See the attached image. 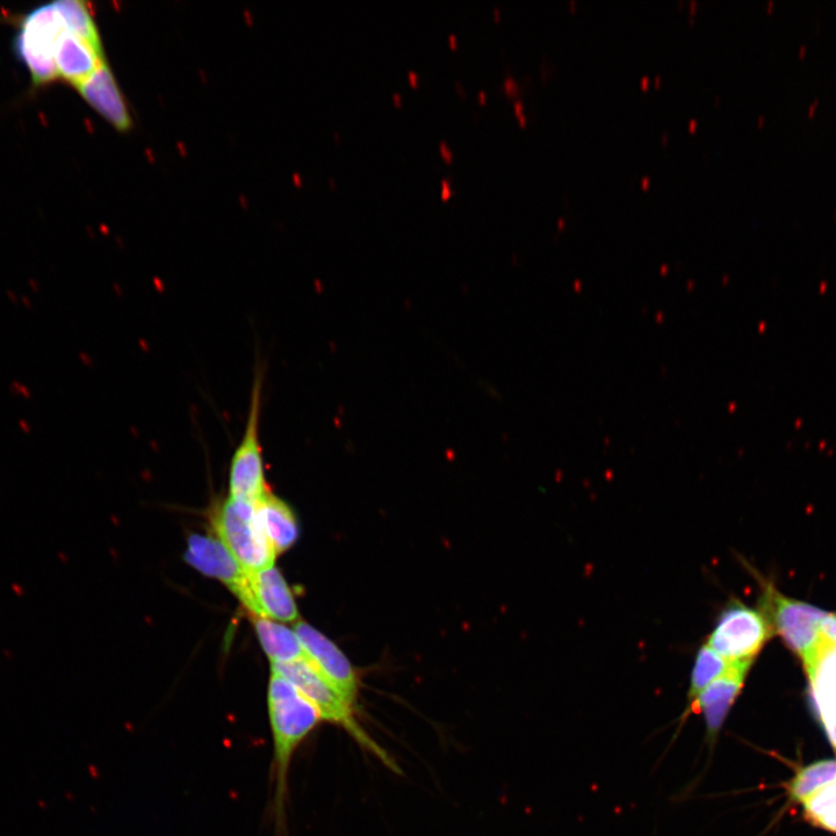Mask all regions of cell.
Here are the masks:
<instances>
[{
  "label": "cell",
  "instance_id": "obj_11",
  "mask_svg": "<svg viewBox=\"0 0 836 836\" xmlns=\"http://www.w3.org/2000/svg\"><path fill=\"white\" fill-rule=\"evenodd\" d=\"M803 663L819 718L836 749V644L823 637Z\"/></svg>",
  "mask_w": 836,
  "mask_h": 836
},
{
  "label": "cell",
  "instance_id": "obj_8",
  "mask_svg": "<svg viewBox=\"0 0 836 836\" xmlns=\"http://www.w3.org/2000/svg\"><path fill=\"white\" fill-rule=\"evenodd\" d=\"M751 665H732L727 672L699 694L695 701L687 705L680 718V726L691 715H702L705 723V744L713 752L722 732L727 717L735 701L744 689Z\"/></svg>",
  "mask_w": 836,
  "mask_h": 836
},
{
  "label": "cell",
  "instance_id": "obj_25",
  "mask_svg": "<svg viewBox=\"0 0 836 836\" xmlns=\"http://www.w3.org/2000/svg\"><path fill=\"white\" fill-rule=\"evenodd\" d=\"M450 42H451V45H452L453 47H454V46H457V38H456V35H451V36H450Z\"/></svg>",
  "mask_w": 836,
  "mask_h": 836
},
{
  "label": "cell",
  "instance_id": "obj_13",
  "mask_svg": "<svg viewBox=\"0 0 836 836\" xmlns=\"http://www.w3.org/2000/svg\"><path fill=\"white\" fill-rule=\"evenodd\" d=\"M77 89L86 102L119 131H127L131 127L132 119L125 99L106 63Z\"/></svg>",
  "mask_w": 836,
  "mask_h": 836
},
{
  "label": "cell",
  "instance_id": "obj_2",
  "mask_svg": "<svg viewBox=\"0 0 836 836\" xmlns=\"http://www.w3.org/2000/svg\"><path fill=\"white\" fill-rule=\"evenodd\" d=\"M272 673L283 676L319 710L322 720L341 726L357 744L380 759L385 766L398 770L391 756L365 732L353 715V708L307 658L290 663H272Z\"/></svg>",
  "mask_w": 836,
  "mask_h": 836
},
{
  "label": "cell",
  "instance_id": "obj_23",
  "mask_svg": "<svg viewBox=\"0 0 836 836\" xmlns=\"http://www.w3.org/2000/svg\"><path fill=\"white\" fill-rule=\"evenodd\" d=\"M504 86H506V90H507L509 93H510V92H511V93H513V92H514V89L516 88V86H517V85H516V83L513 81V79H508V81L506 82V84H504Z\"/></svg>",
  "mask_w": 836,
  "mask_h": 836
},
{
  "label": "cell",
  "instance_id": "obj_3",
  "mask_svg": "<svg viewBox=\"0 0 836 836\" xmlns=\"http://www.w3.org/2000/svg\"><path fill=\"white\" fill-rule=\"evenodd\" d=\"M760 611L790 650L804 662L823 640V626L830 612L784 596L773 583L761 581Z\"/></svg>",
  "mask_w": 836,
  "mask_h": 836
},
{
  "label": "cell",
  "instance_id": "obj_12",
  "mask_svg": "<svg viewBox=\"0 0 836 836\" xmlns=\"http://www.w3.org/2000/svg\"><path fill=\"white\" fill-rule=\"evenodd\" d=\"M185 560L199 572L225 583L235 596L248 581L249 572L216 536L192 535Z\"/></svg>",
  "mask_w": 836,
  "mask_h": 836
},
{
  "label": "cell",
  "instance_id": "obj_14",
  "mask_svg": "<svg viewBox=\"0 0 836 836\" xmlns=\"http://www.w3.org/2000/svg\"><path fill=\"white\" fill-rule=\"evenodd\" d=\"M55 62L59 76L76 88L105 63L103 52L67 31L56 43Z\"/></svg>",
  "mask_w": 836,
  "mask_h": 836
},
{
  "label": "cell",
  "instance_id": "obj_16",
  "mask_svg": "<svg viewBox=\"0 0 836 836\" xmlns=\"http://www.w3.org/2000/svg\"><path fill=\"white\" fill-rule=\"evenodd\" d=\"M256 633L264 652L272 663H290L306 658L295 631L271 619L252 616Z\"/></svg>",
  "mask_w": 836,
  "mask_h": 836
},
{
  "label": "cell",
  "instance_id": "obj_19",
  "mask_svg": "<svg viewBox=\"0 0 836 836\" xmlns=\"http://www.w3.org/2000/svg\"><path fill=\"white\" fill-rule=\"evenodd\" d=\"M54 6L60 13L67 32L90 43L99 52H103L102 40H100L95 20L85 3L81 0H59L54 3Z\"/></svg>",
  "mask_w": 836,
  "mask_h": 836
},
{
  "label": "cell",
  "instance_id": "obj_10",
  "mask_svg": "<svg viewBox=\"0 0 836 836\" xmlns=\"http://www.w3.org/2000/svg\"><path fill=\"white\" fill-rule=\"evenodd\" d=\"M294 631L304 647L307 658L353 708L358 695V681L347 657L333 641L307 623H298Z\"/></svg>",
  "mask_w": 836,
  "mask_h": 836
},
{
  "label": "cell",
  "instance_id": "obj_28",
  "mask_svg": "<svg viewBox=\"0 0 836 836\" xmlns=\"http://www.w3.org/2000/svg\"><path fill=\"white\" fill-rule=\"evenodd\" d=\"M516 111H517L518 114H520L522 112V104H517L516 105Z\"/></svg>",
  "mask_w": 836,
  "mask_h": 836
},
{
  "label": "cell",
  "instance_id": "obj_9",
  "mask_svg": "<svg viewBox=\"0 0 836 836\" xmlns=\"http://www.w3.org/2000/svg\"><path fill=\"white\" fill-rule=\"evenodd\" d=\"M236 596L254 617L285 623L299 617L291 589L275 566L249 573L247 583Z\"/></svg>",
  "mask_w": 836,
  "mask_h": 836
},
{
  "label": "cell",
  "instance_id": "obj_26",
  "mask_svg": "<svg viewBox=\"0 0 836 836\" xmlns=\"http://www.w3.org/2000/svg\"><path fill=\"white\" fill-rule=\"evenodd\" d=\"M479 97H480V99H481V102H482V103H484V102H485V99H486V93H485V92H480Z\"/></svg>",
  "mask_w": 836,
  "mask_h": 836
},
{
  "label": "cell",
  "instance_id": "obj_22",
  "mask_svg": "<svg viewBox=\"0 0 836 836\" xmlns=\"http://www.w3.org/2000/svg\"><path fill=\"white\" fill-rule=\"evenodd\" d=\"M450 194H451L450 185H449L448 182H446V180H443V194H442L443 199H448L450 197Z\"/></svg>",
  "mask_w": 836,
  "mask_h": 836
},
{
  "label": "cell",
  "instance_id": "obj_24",
  "mask_svg": "<svg viewBox=\"0 0 836 836\" xmlns=\"http://www.w3.org/2000/svg\"><path fill=\"white\" fill-rule=\"evenodd\" d=\"M408 77L410 79V82H412L414 85H416L418 77L415 74V72L410 71L409 74H408Z\"/></svg>",
  "mask_w": 836,
  "mask_h": 836
},
{
  "label": "cell",
  "instance_id": "obj_1",
  "mask_svg": "<svg viewBox=\"0 0 836 836\" xmlns=\"http://www.w3.org/2000/svg\"><path fill=\"white\" fill-rule=\"evenodd\" d=\"M269 716L275 748L276 809L284 811L288 773L295 751L311 734L322 717L316 706L283 676L272 673L269 686Z\"/></svg>",
  "mask_w": 836,
  "mask_h": 836
},
{
  "label": "cell",
  "instance_id": "obj_18",
  "mask_svg": "<svg viewBox=\"0 0 836 836\" xmlns=\"http://www.w3.org/2000/svg\"><path fill=\"white\" fill-rule=\"evenodd\" d=\"M731 667L732 663L720 657L718 653L711 650L705 643L699 647L690 675L687 694L688 704L695 701V698L704 689L708 688L720 676H723Z\"/></svg>",
  "mask_w": 836,
  "mask_h": 836
},
{
  "label": "cell",
  "instance_id": "obj_7",
  "mask_svg": "<svg viewBox=\"0 0 836 836\" xmlns=\"http://www.w3.org/2000/svg\"><path fill=\"white\" fill-rule=\"evenodd\" d=\"M64 32L66 27L54 4L38 7L28 13L21 23L14 48L30 70L35 85L53 82L59 76L55 49Z\"/></svg>",
  "mask_w": 836,
  "mask_h": 836
},
{
  "label": "cell",
  "instance_id": "obj_4",
  "mask_svg": "<svg viewBox=\"0 0 836 836\" xmlns=\"http://www.w3.org/2000/svg\"><path fill=\"white\" fill-rule=\"evenodd\" d=\"M215 536L249 573L275 565L278 554L259 523L256 504L229 499L214 517Z\"/></svg>",
  "mask_w": 836,
  "mask_h": 836
},
{
  "label": "cell",
  "instance_id": "obj_15",
  "mask_svg": "<svg viewBox=\"0 0 836 836\" xmlns=\"http://www.w3.org/2000/svg\"><path fill=\"white\" fill-rule=\"evenodd\" d=\"M256 510L259 523L276 553L291 549L299 537L297 518L291 508L270 492L256 503Z\"/></svg>",
  "mask_w": 836,
  "mask_h": 836
},
{
  "label": "cell",
  "instance_id": "obj_17",
  "mask_svg": "<svg viewBox=\"0 0 836 836\" xmlns=\"http://www.w3.org/2000/svg\"><path fill=\"white\" fill-rule=\"evenodd\" d=\"M836 783V760L812 763L799 770L789 785L792 801L805 803L817 792Z\"/></svg>",
  "mask_w": 836,
  "mask_h": 836
},
{
  "label": "cell",
  "instance_id": "obj_6",
  "mask_svg": "<svg viewBox=\"0 0 836 836\" xmlns=\"http://www.w3.org/2000/svg\"><path fill=\"white\" fill-rule=\"evenodd\" d=\"M773 636L760 609L732 600L720 611L706 645L732 665H753Z\"/></svg>",
  "mask_w": 836,
  "mask_h": 836
},
{
  "label": "cell",
  "instance_id": "obj_5",
  "mask_svg": "<svg viewBox=\"0 0 836 836\" xmlns=\"http://www.w3.org/2000/svg\"><path fill=\"white\" fill-rule=\"evenodd\" d=\"M264 372L258 370L251 389L250 407L241 443L230 465V499L256 504L270 493L264 474L261 415Z\"/></svg>",
  "mask_w": 836,
  "mask_h": 836
},
{
  "label": "cell",
  "instance_id": "obj_20",
  "mask_svg": "<svg viewBox=\"0 0 836 836\" xmlns=\"http://www.w3.org/2000/svg\"><path fill=\"white\" fill-rule=\"evenodd\" d=\"M804 807L813 824L836 833V783L817 792Z\"/></svg>",
  "mask_w": 836,
  "mask_h": 836
},
{
  "label": "cell",
  "instance_id": "obj_27",
  "mask_svg": "<svg viewBox=\"0 0 836 836\" xmlns=\"http://www.w3.org/2000/svg\"><path fill=\"white\" fill-rule=\"evenodd\" d=\"M393 98H394V100H395V103H396V104H401V96H399V95H394V97H393Z\"/></svg>",
  "mask_w": 836,
  "mask_h": 836
},
{
  "label": "cell",
  "instance_id": "obj_29",
  "mask_svg": "<svg viewBox=\"0 0 836 836\" xmlns=\"http://www.w3.org/2000/svg\"><path fill=\"white\" fill-rule=\"evenodd\" d=\"M495 16L499 17V11L495 10Z\"/></svg>",
  "mask_w": 836,
  "mask_h": 836
},
{
  "label": "cell",
  "instance_id": "obj_21",
  "mask_svg": "<svg viewBox=\"0 0 836 836\" xmlns=\"http://www.w3.org/2000/svg\"><path fill=\"white\" fill-rule=\"evenodd\" d=\"M441 151H442L443 156L446 158V161L451 162L452 161V153H451L450 149L448 148V146H446L445 142L441 143Z\"/></svg>",
  "mask_w": 836,
  "mask_h": 836
}]
</instances>
